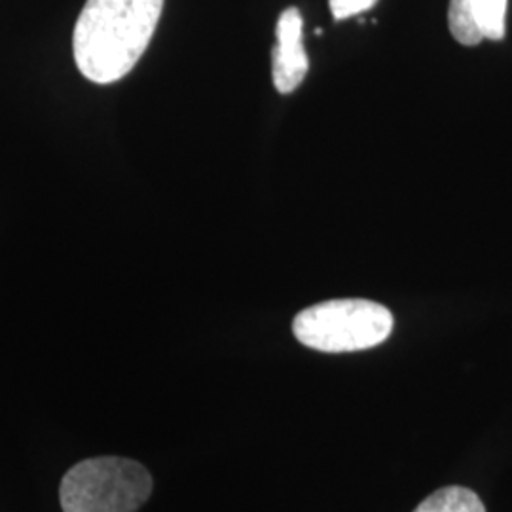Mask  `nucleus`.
I'll return each instance as SVG.
<instances>
[{"instance_id": "7ed1b4c3", "label": "nucleus", "mask_w": 512, "mask_h": 512, "mask_svg": "<svg viewBox=\"0 0 512 512\" xmlns=\"http://www.w3.org/2000/svg\"><path fill=\"white\" fill-rule=\"evenodd\" d=\"M152 494V476L139 461L93 458L63 476V512H137Z\"/></svg>"}, {"instance_id": "0eeeda50", "label": "nucleus", "mask_w": 512, "mask_h": 512, "mask_svg": "<svg viewBox=\"0 0 512 512\" xmlns=\"http://www.w3.org/2000/svg\"><path fill=\"white\" fill-rule=\"evenodd\" d=\"M475 8L476 18L484 38L501 40L505 37V21H507V2L509 0H471Z\"/></svg>"}, {"instance_id": "6e6552de", "label": "nucleus", "mask_w": 512, "mask_h": 512, "mask_svg": "<svg viewBox=\"0 0 512 512\" xmlns=\"http://www.w3.org/2000/svg\"><path fill=\"white\" fill-rule=\"evenodd\" d=\"M378 0H329L334 19H348L370 10Z\"/></svg>"}, {"instance_id": "f03ea898", "label": "nucleus", "mask_w": 512, "mask_h": 512, "mask_svg": "<svg viewBox=\"0 0 512 512\" xmlns=\"http://www.w3.org/2000/svg\"><path fill=\"white\" fill-rule=\"evenodd\" d=\"M393 313L365 298L327 300L294 317L296 340L323 353H353L376 348L393 332Z\"/></svg>"}, {"instance_id": "39448f33", "label": "nucleus", "mask_w": 512, "mask_h": 512, "mask_svg": "<svg viewBox=\"0 0 512 512\" xmlns=\"http://www.w3.org/2000/svg\"><path fill=\"white\" fill-rule=\"evenodd\" d=\"M414 512H486V507L473 490L448 486L423 499Z\"/></svg>"}, {"instance_id": "423d86ee", "label": "nucleus", "mask_w": 512, "mask_h": 512, "mask_svg": "<svg viewBox=\"0 0 512 512\" xmlns=\"http://www.w3.org/2000/svg\"><path fill=\"white\" fill-rule=\"evenodd\" d=\"M448 27L452 37L463 46H476L484 40L471 0H450Z\"/></svg>"}, {"instance_id": "20e7f679", "label": "nucleus", "mask_w": 512, "mask_h": 512, "mask_svg": "<svg viewBox=\"0 0 512 512\" xmlns=\"http://www.w3.org/2000/svg\"><path fill=\"white\" fill-rule=\"evenodd\" d=\"M304 21L298 8H287L275 27V44L272 52V76L275 90L293 93L310 71V59L302 40Z\"/></svg>"}, {"instance_id": "f257e3e1", "label": "nucleus", "mask_w": 512, "mask_h": 512, "mask_svg": "<svg viewBox=\"0 0 512 512\" xmlns=\"http://www.w3.org/2000/svg\"><path fill=\"white\" fill-rule=\"evenodd\" d=\"M164 0H86L74 25L78 71L95 84L128 76L147 52Z\"/></svg>"}]
</instances>
